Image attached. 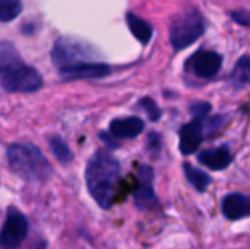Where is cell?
<instances>
[{
	"mask_svg": "<svg viewBox=\"0 0 250 249\" xmlns=\"http://www.w3.org/2000/svg\"><path fill=\"white\" fill-rule=\"evenodd\" d=\"M120 179V163L105 151H97L85 170V181L95 203L107 210L113 205Z\"/></svg>",
	"mask_w": 250,
	"mask_h": 249,
	"instance_id": "cell-1",
	"label": "cell"
},
{
	"mask_svg": "<svg viewBox=\"0 0 250 249\" xmlns=\"http://www.w3.org/2000/svg\"><path fill=\"white\" fill-rule=\"evenodd\" d=\"M0 84L7 92H34L42 87L40 72L26 65L9 41L0 43Z\"/></svg>",
	"mask_w": 250,
	"mask_h": 249,
	"instance_id": "cell-2",
	"label": "cell"
},
{
	"mask_svg": "<svg viewBox=\"0 0 250 249\" xmlns=\"http://www.w3.org/2000/svg\"><path fill=\"white\" fill-rule=\"evenodd\" d=\"M7 161L10 169L29 182L47 181L51 167L41 151L31 144H13L7 148Z\"/></svg>",
	"mask_w": 250,
	"mask_h": 249,
	"instance_id": "cell-3",
	"label": "cell"
},
{
	"mask_svg": "<svg viewBox=\"0 0 250 249\" xmlns=\"http://www.w3.org/2000/svg\"><path fill=\"white\" fill-rule=\"evenodd\" d=\"M205 32V19L196 7H188L174 18L170 26V43L174 50H183L198 41Z\"/></svg>",
	"mask_w": 250,
	"mask_h": 249,
	"instance_id": "cell-4",
	"label": "cell"
},
{
	"mask_svg": "<svg viewBox=\"0 0 250 249\" xmlns=\"http://www.w3.org/2000/svg\"><path fill=\"white\" fill-rule=\"evenodd\" d=\"M97 56L98 54L95 48L91 47L88 43L70 37L59 38L51 50V59L57 68L78 65V63H88L97 59Z\"/></svg>",
	"mask_w": 250,
	"mask_h": 249,
	"instance_id": "cell-5",
	"label": "cell"
},
{
	"mask_svg": "<svg viewBox=\"0 0 250 249\" xmlns=\"http://www.w3.org/2000/svg\"><path fill=\"white\" fill-rule=\"evenodd\" d=\"M28 233V220L26 217L18 211L10 208L4 225L0 230V248L18 249L25 241Z\"/></svg>",
	"mask_w": 250,
	"mask_h": 249,
	"instance_id": "cell-6",
	"label": "cell"
},
{
	"mask_svg": "<svg viewBox=\"0 0 250 249\" xmlns=\"http://www.w3.org/2000/svg\"><path fill=\"white\" fill-rule=\"evenodd\" d=\"M223 66V57L217 51L199 50L186 62V69L195 76L208 79L215 76Z\"/></svg>",
	"mask_w": 250,
	"mask_h": 249,
	"instance_id": "cell-7",
	"label": "cell"
},
{
	"mask_svg": "<svg viewBox=\"0 0 250 249\" xmlns=\"http://www.w3.org/2000/svg\"><path fill=\"white\" fill-rule=\"evenodd\" d=\"M111 72V68L105 63L98 62H88V63H78L70 66L59 68V73L64 81L73 79H98L104 78Z\"/></svg>",
	"mask_w": 250,
	"mask_h": 249,
	"instance_id": "cell-8",
	"label": "cell"
},
{
	"mask_svg": "<svg viewBox=\"0 0 250 249\" xmlns=\"http://www.w3.org/2000/svg\"><path fill=\"white\" fill-rule=\"evenodd\" d=\"M154 172L148 166L139 169V186L133 195L135 203L139 208H151L157 204V195L152 188Z\"/></svg>",
	"mask_w": 250,
	"mask_h": 249,
	"instance_id": "cell-9",
	"label": "cell"
},
{
	"mask_svg": "<svg viewBox=\"0 0 250 249\" xmlns=\"http://www.w3.org/2000/svg\"><path fill=\"white\" fill-rule=\"evenodd\" d=\"M204 138V125L202 120L199 119H193L192 122L186 123L182 129H180V151L185 156L193 154Z\"/></svg>",
	"mask_w": 250,
	"mask_h": 249,
	"instance_id": "cell-10",
	"label": "cell"
},
{
	"mask_svg": "<svg viewBox=\"0 0 250 249\" xmlns=\"http://www.w3.org/2000/svg\"><path fill=\"white\" fill-rule=\"evenodd\" d=\"M145 123L139 117H123V119H114L110 123V134L123 138V139H132L139 136L144 132Z\"/></svg>",
	"mask_w": 250,
	"mask_h": 249,
	"instance_id": "cell-11",
	"label": "cell"
},
{
	"mask_svg": "<svg viewBox=\"0 0 250 249\" xmlns=\"http://www.w3.org/2000/svg\"><path fill=\"white\" fill-rule=\"evenodd\" d=\"M199 163H202L204 166L212 169V170H224L230 166L231 163V154L227 145H221V147H215V148H209L202 151L198 156Z\"/></svg>",
	"mask_w": 250,
	"mask_h": 249,
	"instance_id": "cell-12",
	"label": "cell"
},
{
	"mask_svg": "<svg viewBox=\"0 0 250 249\" xmlns=\"http://www.w3.org/2000/svg\"><path fill=\"white\" fill-rule=\"evenodd\" d=\"M223 213L229 220H242L249 216V200L243 194H230L223 201Z\"/></svg>",
	"mask_w": 250,
	"mask_h": 249,
	"instance_id": "cell-13",
	"label": "cell"
},
{
	"mask_svg": "<svg viewBox=\"0 0 250 249\" xmlns=\"http://www.w3.org/2000/svg\"><path fill=\"white\" fill-rule=\"evenodd\" d=\"M126 22L127 26L130 29V32L133 34V37L141 41L142 44H148L152 38V26L148 21L139 18L138 15L129 12L126 16Z\"/></svg>",
	"mask_w": 250,
	"mask_h": 249,
	"instance_id": "cell-14",
	"label": "cell"
},
{
	"mask_svg": "<svg viewBox=\"0 0 250 249\" xmlns=\"http://www.w3.org/2000/svg\"><path fill=\"white\" fill-rule=\"evenodd\" d=\"M250 81V60L249 56L245 54L239 62L237 65L234 66L233 69V73H231V84L234 88L237 90H242L245 87H248Z\"/></svg>",
	"mask_w": 250,
	"mask_h": 249,
	"instance_id": "cell-15",
	"label": "cell"
},
{
	"mask_svg": "<svg viewBox=\"0 0 250 249\" xmlns=\"http://www.w3.org/2000/svg\"><path fill=\"white\" fill-rule=\"evenodd\" d=\"M183 170H185V175H186V178H188L189 183H190V185H193L198 191L204 192V191L209 186V183H211V178H209L204 170H199V169L193 167V166H192V164H189V163H185Z\"/></svg>",
	"mask_w": 250,
	"mask_h": 249,
	"instance_id": "cell-16",
	"label": "cell"
},
{
	"mask_svg": "<svg viewBox=\"0 0 250 249\" xmlns=\"http://www.w3.org/2000/svg\"><path fill=\"white\" fill-rule=\"evenodd\" d=\"M22 12L21 0H0V21L12 22Z\"/></svg>",
	"mask_w": 250,
	"mask_h": 249,
	"instance_id": "cell-17",
	"label": "cell"
},
{
	"mask_svg": "<svg viewBox=\"0 0 250 249\" xmlns=\"http://www.w3.org/2000/svg\"><path fill=\"white\" fill-rule=\"evenodd\" d=\"M50 148L54 154V157L60 161V163H70L73 160V154L70 151V148L67 147V144L59 138V136H53L50 139Z\"/></svg>",
	"mask_w": 250,
	"mask_h": 249,
	"instance_id": "cell-18",
	"label": "cell"
},
{
	"mask_svg": "<svg viewBox=\"0 0 250 249\" xmlns=\"http://www.w3.org/2000/svg\"><path fill=\"white\" fill-rule=\"evenodd\" d=\"M139 104L142 106L144 112L146 113V116H148L152 122H155V120L160 119L161 110H160V107L157 106V103H155L154 100H151V98H144V100H141Z\"/></svg>",
	"mask_w": 250,
	"mask_h": 249,
	"instance_id": "cell-19",
	"label": "cell"
},
{
	"mask_svg": "<svg viewBox=\"0 0 250 249\" xmlns=\"http://www.w3.org/2000/svg\"><path fill=\"white\" fill-rule=\"evenodd\" d=\"M211 112V104L209 103H195L190 107V113L193 114L195 119H205V116Z\"/></svg>",
	"mask_w": 250,
	"mask_h": 249,
	"instance_id": "cell-20",
	"label": "cell"
},
{
	"mask_svg": "<svg viewBox=\"0 0 250 249\" xmlns=\"http://www.w3.org/2000/svg\"><path fill=\"white\" fill-rule=\"evenodd\" d=\"M231 16H233V19H234L237 23H240V25H243V26H249L250 13L248 9L236 10V12H233V13H231Z\"/></svg>",
	"mask_w": 250,
	"mask_h": 249,
	"instance_id": "cell-21",
	"label": "cell"
}]
</instances>
